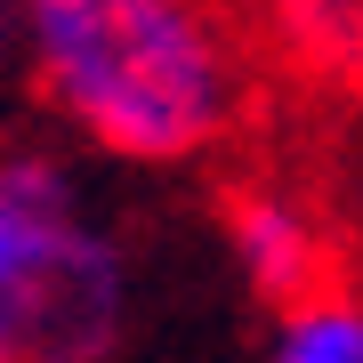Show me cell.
Returning a JSON list of instances; mask_svg holds the SVG:
<instances>
[{"label":"cell","mask_w":363,"mask_h":363,"mask_svg":"<svg viewBox=\"0 0 363 363\" xmlns=\"http://www.w3.org/2000/svg\"><path fill=\"white\" fill-rule=\"evenodd\" d=\"M40 105L97 154L169 169L242 130L250 57L218 0H9Z\"/></svg>","instance_id":"obj_1"},{"label":"cell","mask_w":363,"mask_h":363,"mask_svg":"<svg viewBox=\"0 0 363 363\" xmlns=\"http://www.w3.org/2000/svg\"><path fill=\"white\" fill-rule=\"evenodd\" d=\"M130 242L40 145L0 154V363H113L130 339Z\"/></svg>","instance_id":"obj_2"},{"label":"cell","mask_w":363,"mask_h":363,"mask_svg":"<svg viewBox=\"0 0 363 363\" xmlns=\"http://www.w3.org/2000/svg\"><path fill=\"white\" fill-rule=\"evenodd\" d=\"M226 259L250 298L298 307V298L331 291V226L315 202L283 194V186H242L226 202Z\"/></svg>","instance_id":"obj_3"},{"label":"cell","mask_w":363,"mask_h":363,"mask_svg":"<svg viewBox=\"0 0 363 363\" xmlns=\"http://www.w3.org/2000/svg\"><path fill=\"white\" fill-rule=\"evenodd\" d=\"M267 363H363V298L347 291H315L298 307H274Z\"/></svg>","instance_id":"obj_4"},{"label":"cell","mask_w":363,"mask_h":363,"mask_svg":"<svg viewBox=\"0 0 363 363\" xmlns=\"http://www.w3.org/2000/svg\"><path fill=\"white\" fill-rule=\"evenodd\" d=\"M298 49H363V0H283Z\"/></svg>","instance_id":"obj_5"}]
</instances>
